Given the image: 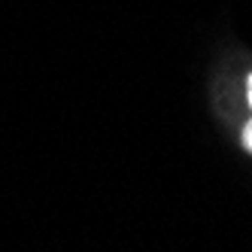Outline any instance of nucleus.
Instances as JSON below:
<instances>
[{
    "label": "nucleus",
    "instance_id": "2",
    "mask_svg": "<svg viewBox=\"0 0 252 252\" xmlns=\"http://www.w3.org/2000/svg\"><path fill=\"white\" fill-rule=\"evenodd\" d=\"M246 100H249V106H252V73H249V82H246Z\"/></svg>",
    "mask_w": 252,
    "mask_h": 252
},
{
    "label": "nucleus",
    "instance_id": "1",
    "mask_svg": "<svg viewBox=\"0 0 252 252\" xmlns=\"http://www.w3.org/2000/svg\"><path fill=\"white\" fill-rule=\"evenodd\" d=\"M243 146H246V149L252 152V122H249L246 128H243Z\"/></svg>",
    "mask_w": 252,
    "mask_h": 252
}]
</instances>
